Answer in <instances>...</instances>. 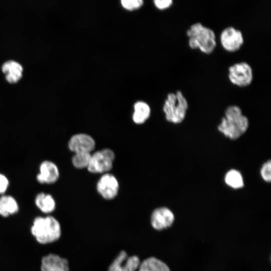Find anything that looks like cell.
Instances as JSON below:
<instances>
[{
	"label": "cell",
	"instance_id": "5b68a950",
	"mask_svg": "<svg viewBox=\"0 0 271 271\" xmlns=\"http://www.w3.org/2000/svg\"><path fill=\"white\" fill-rule=\"evenodd\" d=\"M115 159L114 153L110 149L105 148L91 154L88 171L93 174L108 173L112 169Z\"/></svg>",
	"mask_w": 271,
	"mask_h": 271
},
{
	"label": "cell",
	"instance_id": "8fae6325",
	"mask_svg": "<svg viewBox=\"0 0 271 271\" xmlns=\"http://www.w3.org/2000/svg\"><path fill=\"white\" fill-rule=\"evenodd\" d=\"M68 147L74 153L87 152L91 153L95 147V142L93 138L86 133H77L70 139Z\"/></svg>",
	"mask_w": 271,
	"mask_h": 271
},
{
	"label": "cell",
	"instance_id": "44dd1931",
	"mask_svg": "<svg viewBox=\"0 0 271 271\" xmlns=\"http://www.w3.org/2000/svg\"><path fill=\"white\" fill-rule=\"evenodd\" d=\"M123 8L128 11L138 9L143 4V0H120Z\"/></svg>",
	"mask_w": 271,
	"mask_h": 271
},
{
	"label": "cell",
	"instance_id": "ffe728a7",
	"mask_svg": "<svg viewBox=\"0 0 271 271\" xmlns=\"http://www.w3.org/2000/svg\"><path fill=\"white\" fill-rule=\"evenodd\" d=\"M91 153L81 152L74 153L72 158L73 166L78 169L87 168L90 159Z\"/></svg>",
	"mask_w": 271,
	"mask_h": 271
},
{
	"label": "cell",
	"instance_id": "d6986e66",
	"mask_svg": "<svg viewBox=\"0 0 271 271\" xmlns=\"http://www.w3.org/2000/svg\"><path fill=\"white\" fill-rule=\"evenodd\" d=\"M225 183L235 189H240L244 186L243 177L241 173L236 170H230L226 174L224 177Z\"/></svg>",
	"mask_w": 271,
	"mask_h": 271
},
{
	"label": "cell",
	"instance_id": "4fadbf2b",
	"mask_svg": "<svg viewBox=\"0 0 271 271\" xmlns=\"http://www.w3.org/2000/svg\"><path fill=\"white\" fill-rule=\"evenodd\" d=\"M57 166L50 161H45L40 166V173L37 176V181L41 184H52L59 177Z\"/></svg>",
	"mask_w": 271,
	"mask_h": 271
},
{
	"label": "cell",
	"instance_id": "9c48e42d",
	"mask_svg": "<svg viewBox=\"0 0 271 271\" xmlns=\"http://www.w3.org/2000/svg\"><path fill=\"white\" fill-rule=\"evenodd\" d=\"M140 263L138 256H128L126 252L122 250L111 263L108 271H136Z\"/></svg>",
	"mask_w": 271,
	"mask_h": 271
},
{
	"label": "cell",
	"instance_id": "cb8c5ba5",
	"mask_svg": "<svg viewBox=\"0 0 271 271\" xmlns=\"http://www.w3.org/2000/svg\"><path fill=\"white\" fill-rule=\"evenodd\" d=\"M8 178L3 174H0V194H3L9 186Z\"/></svg>",
	"mask_w": 271,
	"mask_h": 271
},
{
	"label": "cell",
	"instance_id": "603a6c76",
	"mask_svg": "<svg viewBox=\"0 0 271 271\" xmlns=\"http://www.w3.org/2000/svg\"><path fill=\"white\" fill-rule=\"evenodd\" d=\"M154 3L158 9L163 10L170 8L172 6L173 0H154Z\"/></svg>",
	"mask_w": 271,
	"mask_h": 271
},
{
	"label": "cell",
	"instance_id": "7a4b0ae2",
	"mask_svg": "<svg viewBox=\"0 0 271 271\" xmlns=\"http://www.w3.org/2000/svg\"><path fill=\"white\" fill-rule=\"evenodd\" d=\"M189 47L199 49L205 54H210L215 50L217 42L214 31L200 23L192 24L186 31Z\"/></svg>",
	"mask_w": 271,
	"mask_h": 271
},
{
	"label": "cell",
	"instance_id": "2e32d148",
	"mask_svg": "<svg viewBox=\"0 0 271 271\" xmlns=\"http://www.w3.org/2000/svg\"><path fill=\"white\" fill-rule=\"evenodd\" d=\"M37 207L43 213H50L56 207V203L53 197L50 194L44 193L38 194L35 198Z\"/></svg>",
	"mask_w": 271,
	"mask_h": 271
},
{
	"label": "cell",
	"instance_id": "ba28073f",
	"mask_svg": "<svg viewBox=\"0 0 271 271\" xmlns=\"http://www.w3.org/2000/svg\"><path fill=\"white\" fill-rule=\"evenodd\" d=\"M96 190L104 199L111 200L118 194L119 182L113 174L109 173L103 174L96 183Z\"/></svg>",
	"mask_w": 271,
	"mask_h": 271
},
{
	"label": "cell",
	"instance_id": "9a60e30c",
	"mask_svg": "<svg viewBox=\"0 0 271 271\" xmlns=\"http://www.w3.org/2000/svg\"><path fill=\"white\" fill-rule=\"evenodd\" d=\"M19 205L16 199L10 195H3L0 197V215L7 217L17 213Z\"/></svg>",
	"mask_w": 271,
	"mask_h": 271
},
{
	"label": "cell",
	"instance_id": "5bb4252c",
	"mask_svg": "<svg viewBox=\"0 0 271 271\" xmlns=\"http://www.w3.org/2000/svg\"><path fill=\"white\" fill-rule=\"evenodd\" d=\"M2 71L6 75V79L10 83L18 82L22 77L23 67L18 62L10 60L4 63Z\"/></svg>",
	"mask_w": 271,
	"mask_h": 271
},
{
	"label": "cell",
	"instance_id": "8992f818",
	"mask_svg": "<svg viewBox=\"0 0 271 271\" xmlns=\"http://www.w3.org/2000/svg\"><path fill=\"white\" fill-rule=\"evenodd\" d=\"M228 77L230 82L239 87L249 86L253 79L251 66L245 62H240L230 66L228 69Z\"/></svg>",
	"mask_w": 271,
	"mask_h": 271
},
{
	"label": "cell",
	"instance_id": "52a82bcc",
	"mask_svg": "<svg viewBox=\"0 0 271 271\" xmlns=\"http://www.w3.org/2000/svg\"><path fill=\"white\" fill-rule=\"evenodd\" d=\"M220 42L224 50L232 53L240 49L244 43V38L240 30L230 26L222 31Z\"/></svg>",
	"mask_w": 271,
	"mask_h": 271
},
{
	"label": "cell",
	"instance_id": "6da1fadb",
	"mask_svg": "<svg viewBox=\"0 0 271 271\" xmlns=\"http://www.w3.org/2000/svg\"><path fill=\"white\" fill-rule=\"evenodd\" d=\"M248 126V119L243 114L240 107L231 105L225 109L217 128L226 138L236 140L246 131Z\"/></svg>",
	"mask_w": 271,
	"mask_h": 271
},
{
	"label": "cell",
	"instance_id": "7c38bea8",
	"mask_svg": "<svg viewBox=\"0 0 271 271\" xmlns=\"http://www.w3.org/2000/svg\"><path fill=\"white\" fill-rule=\"evenodd\" d=\"M41 271H69L67 259L54 253H49L41 259Z\"/></svg>",
	"mask_w": 271,
	"mask_h": 271
},
{
	"label": "cell",
	"instance_id": "7402d4cb",
	"mask_svg": "<svg viewBox=\"0 0 271 271\" xmlns=\"http://www.w3.org/2000/svg\"><path fill=\"white\" fill-rule=\"evenodd\" d=\"M260 175L262 179L266 182H270L271 180V162L267 161L262 165L260 169Z\"/></svg>",
	"mask_w": 271,
	"mask_h": 271
},
{
	"label": "cell",
	"instance_id": "3957f363",
	"mask_svg": "<svg viewBox=\"0 0 271 271\" xmlns=\"http://www.w3.org/2000/svg\"><path fill=\"white\" fill-rule=\"evenodd\" d=\"M31 232L37 241L42 244L54 242L61 235L60 223L51 216L36 217L31 226Z\"/></svg>",
	"mask_w": 271,
	"mask_h": 271
},
{
	"label": "cell",
	"instance_id": "e0dca14e",
	"mask_svg": "<svg viewBox=\"0 0 271 271\" xmlns=\"http://www.w3.org/2000/svg\"><path fill=\"white\" fill-rule=\"evenodd\" d=\"M139 271H170V269L163 261L155 257H150L140 263Z\"/></svg>",
	"mask_w": 271,
	"mask_h": 271
},
{
	"label": "cell",
	"instance_id": "ac0fdd59",
	"mask_svg": "<svg viewBox=\"0 0 271 271\" xmlns=\"http://www.w3.org/2000/svg\"><path fill=\"white\" fill-rule=\"evenodd\" d=\"M151 109L149 105L144 101H138L134 105L132 119L137 124H142L149 117Z\"/></svg>",
	"mask_w": 271,
	"mask_h": 271
},
{
	"label": "cell",
	"instance_id": "30bf717a",
	"mask_svg": "<svg viewBox=\"0 0 271 271\" xmlns=\"http://www.w3.org/2000/svg\"><path fill=\"white\" fill-rule=\"evenodd\" d=\"M175 216L172 211L165 207L155 209L151 216V223L156 230H161L170 227L174 223Z\"/></svg>",
	"mask_w": 271,
	"mask_h": 271
},
{
	"label": "cell",
	"instance_id": "277c9868",
	"mask_svg": "<svg viewBox=\"0 0 271 271\" xmlns=\"http://www.w3.org/2000/svg\"><path fill=\"white\" fill-rule=\"evenodd\" d=\"M188 107L187 99L180 90H178L168 94L163 109L168 121L178 124L184 120Z\"/></svg>",
	"mask_w": 271,
	"mask_h": 271
}]
</instances>
